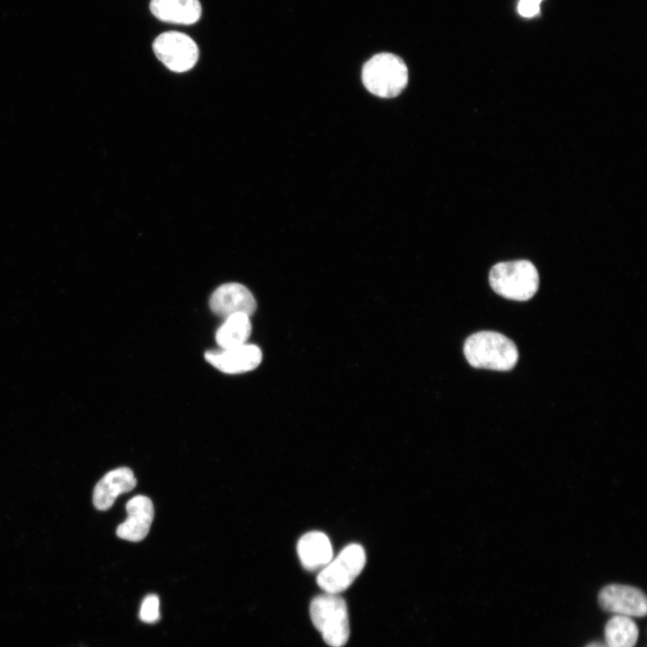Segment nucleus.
I'll use <instances>...</instances> for the list:
<instances>
[{
	"instance_id": "4",
	"label": "nucleus",
	"mask_w": 647,
	"mask_h": 647,
	"mask_svg": "<svg viewBox=\"0 0 647 647\" xmlns=\"http://www.w3.org/2000/svg\"><path fill=\"white\" fill-rule=\"evenodd\" d=\"M362 82L373 94L382 98L398 95L408 82V69L401 58L392 53H379L366 62Z\"/></svg>"
},
{
	"instance_id": "10",
	"label": "nucleus",
	"mask_w": 647,
	"mask_h": 647,
	"mask_svg": "<svg viewBox=\"0 0 647 647\" xmlns=\"http://www.w3.org/2000/svg\"><path fill=\"white\" fill-rule=\"evenodd\" d=\"M126 510L128 517L118 526L116 534L128 541H141L148 534L154 518L153 502L146 496L137 495L127 502Z\"/></svg>"
},
{
	"instance_id": "8",
	"label": "nucleus",
	"mask_w": 647,
	"mask_h": 647,
	"mask_svg": "<svg viewBox=\"0 0 647 647\" xmlns=\"http://www.w3.org/2000/svg\"><path fill=\"white\" fill-rule=\"evenodd\" d=\"M206 360L221 372L239 374L256 368L261 362V349L254 344L244 343L240 346L208 350Z\"/></svg>"
},
{
	"instance_id": "15",
	"label": "nucleus",
	"mask_w": 647,
	"mask_h": 647,
	"mask_svg": "<svg viewBox=\"0 0 647 647\" xmlns=\"http://www.w3.org/2000/svg\"><path fill=\"white\" fill-rule=\"evenodd\" d=\"M604 634L607 647H634L637 642L639 631L631 617L616 615L606 624Z\"/></svg>"
},
{
	"instance_id": "5",
	"label": "nucleus",
	"mask_w": 647,
	"mask_h": 647,
	"mask_svg": "<svg viewBox=\"0 0 647 647\" xmlns=\"http://www.w3.org/2000/svg\"><path fill=\"white\" fill-rule=\"evenodd\" d=\"M365 564L364 548L359 544H350L322 569L317 584L326 593L339 594L352 584Z\"/></svg>"
},
{
	"instance_id": "17",
	"label": "nucleus",
	"mask_w": 647,
	"mask_h": 647,
	"mask_svg": "<svg viewBox=\"0 0 647 647\" xmlns=\"http://www.w3.org/2000/svg\"><path fill=\"white\" fill-rule=\"evenodd\" d=\"M518 10L521 15L531 17L539 12V4L527 0H520Z\"/></svg>"
},
{
	"instance_id": "12",
	"label": "nucleus",
	"mask_w": 647,
	"mask_h": 647,
	"mask_svg": "<svg viewBox=\"0 0 647 647\" xmlns=\"http://www.w3.org/2000/svg\"><path fill=\"white\" fill-rule=\"evenodd\" d=\"M297 554L306 570L315 571L324 567L332 559V547L329 537L322 532L305 534L297 542Z\"/></svg>"
},
{
	"instance_id": "6",
	"label": "nucleus",
	"mask_w": 647,
	"mask_h": 647,
	"mask_svg": "<svg viewBox=\"0 0 647 647\" xmlns=\"http://www.w3.org/2000/svg\"><path fill=\"white\" fill-rule=\"evenodd\" d=\"M153 49L156 58L173 72L188 71L199 58V49L188 35L179 31H166L155 38Z\"/></svg>"
},
{
	"instance_id": "19",
	"label": "nucleus",
	"mask_w": 647,
	"mask_h": 647,
	"mask_svg": "<svg viewBox=\"0 0 647 647\" xmlns=\"http://www.w3.org/2000/svg\"><path fill=\"white\" fill-rule=\"evenodd\" d=\"M527 1H530V2H533V3H536V4H539V3H540L542 0H527Z\"/></svg>"
},
{
	"instance_id": "13",
	"label": "nucleus",
	"mask_w": 647,
	"mask_h": 647,
	"mask_svg": "<svg viewBox=\"0 0 647 647\" xmlns=\"http://www.w3.org/2000/svg\"><path fill=\"white\" fill-rule=\"evenodd\" d=\"M150 10L161 21L192 24L201 14L199 0H151Z\"/></svg>"
},
{
	"instance_id": "9",
	"label": "nucleus",
	"mask_w": 647,
	"mask_h": 647,
	"mask_svg": "<svg viewBox=\"0 0 647 647\" xmlns=\"http://www.w3.org/2000/svg\"><path fill=\"white\" fill-rule=\"evenodd\" d=\"M209 306L213 313L224 318L236 314L251 316L256 310V300L245 286L230 282L212 293Z\"/></svg>"
},
{
	"instance_id": "7",
	"label": "nucleus",
	"mask_w": 647,
	"mask_h": 647,
	"mask_svg": "<svg viewBox=\"0 0 647 647\" xmlns=\"http://www.w3.org/2000/svg\"><path fill=\"white\" fill-rule=\"evenodd\" d=\"M598 601L602 609L626 616H645L647 599L639 589L623 584H608L598 593Z\"/></svg>"
},
{
	"instance_id": "3",
	"label": "nucleus",
	"mask_w": 647,
	"mask_h": 647,
	"mask_svg": "<svg viewBox=\"0 0 647 647\" xmlns=\"http://www.w3.org/2000/svg\"><path fill=\"white\" fill-rule=\"evenodd\" d=\"M310 616L324 641L331 647H342L350 636L349 614L345 600L338 594L324 593L310 603Z\"/></svg>"
},
{
	"instance_id": "14",
	"label": "nucleus",
	"mask_w": 647,
	"mask_h": 647,
	"mask_svg": "<svg viewBox=\"0 0 647 647\" xmlns=\"http://www.w3.org/2000/svg\"><path fill=\"white\" fill-rule=\"evenodd\" d=\"M251 332L250 316L236 314L225 318L216 332V341L221 349L236 347L246 343Z\"/></svg>"
},
{
	"instance_id": "2",
	"label": "nucleus",
	"mask_w": 647,
	"mask_h": 647,
	"mask_svg": "<svg viewBox=\"0 0 647 647\" xmlns=\"http://www.w3.org/2000/svg\"><path fill=\"white\" fill-rule=\"evenodd\" d=\"M489 280L498 295L516 301L530 299L539 287L537 270L527 260L495 264L490 270Z\"/></svg>"
},
{
	"instance_id": "18",
	"label": "nucleus",
	"mask_w": 647,
	"mask_h": 647,
	"mask_svg": "<svg viewBox=\"0 0 647 647\" xmlns=\"http://www.w3.org/2000/svg\"><path fill=\"white\" fill-rule=\"evenodd\" d=\"M586 647H607L606 644L598 643V642H593L588 644Z\"/></svg>"
},
{
	"instance_id": "11",
	"label": "nucleus",
	"mask_w": 647,
	"mask_h": 647,
	"mask_svg": "<svg viewBox=\"0 0 647 647\" xmlns=\"http://www.w3.org/2000/svg\"><path fill=\"white\" fill-rule=\"evenodd\" d=\"M137 485V479L129 467H118L108 472L96 483L93 502L99 510H107L114 503L117 497L130 492Z\"/></svg>"
},
{
	"instance_id": "1",
	"label": "nucleus",
	"mask_w": 647,
	"mask_h": 647,
	"mask_svg": "<svg viewBox=\"0 0 647 647\" xmlns=\"http://www.w3.org/2000/svg\"><path fill=\"white\" fill-rule=\"evenodd\" d=\"M464 354L474 368L498 371L513 368L518 359L515 343L505 335L481 331L470 335L464 344Z\"/></svg>"
},
{
	"instance_id": "16",
	"label": "nucleus",
	"mask_w": 647,
	"mask_h": 647,
	"mask_svg": "<svg viewBox=\"0 0 647 647\" xmlns=\"http://www.w3.org/2000/svg\"><path fill=\"white\" fill-rule=\"evenodd\" d=\"M160 616V602L156 595H147L139 608V618L147 624L155 623Z\"/></svg>"
}]
</instances>
